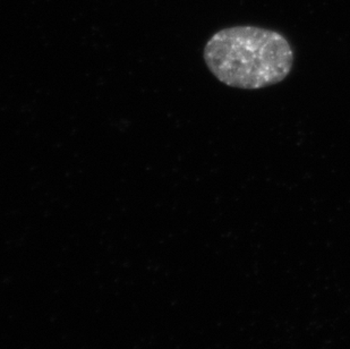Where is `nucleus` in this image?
I'll list each match as a JSON object with an SVG mask.
<instances>
[{
	"mask_svg": "<svg viewBox=\"0 0 350 349\" xmlns=\"http://www.w3.org/2000/svg\"><path fill=\"white\" fill-rule=\"evenodd\" d=\"M205 64L227 86L265 89L287 79L294 66V50L286 36L263 27H228L205 44Z\"/></svg>",
	"mask_w": 350,
	"mask_h": 349,
	"instance_id": "f257e3e1",
	"label": "nucleus"
}]
</instances>
